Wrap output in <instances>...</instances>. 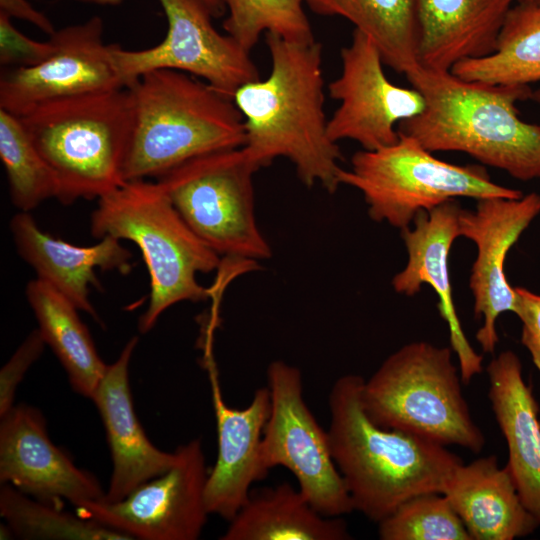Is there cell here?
Listing matches in <instances>:
<instances>
[{
    "label": "cell",
    "instance_id": "6da1fadb",
    "mask_svg": "<svg viewBox=\"0 0 540 540\" xmlns=\"http://www.w3.org/2000/svg\"><path fill=\"white\" fill-rule=\"evenodd\" d=\"M266 44L270 74L241 86L233 96L245 123L243 147L260 168L287 158L307 187L320 184L334 193L343 155L327 132L322 45L271 33Z\"/></svg>",
    "mask_w": 540,
    "mask_h": 540
},
{
    "label": "cell",
    "instance_id": "7a4b0ae2",
    "mask_svg": "<svg viewBox=\"0 0 540 540\" xmlns=\"http://www.w3.org/2000/svg\"><path fill=\"white\" fill-rule=\"evenodd\" d=\"M364 380L347 374L334 382L327 432L353 509L379 523L414 496L443 493L462 461L444 445L376 425L361 402Z\"/></svg>",
    "mask_w": 540,
    "mask_h": 540
},
{
    "label": "cell",
    "instance_id": "3957f363",
    "mask_svg": "<svg viewBox=\"0 0 540 540\" xmlns=\"http://www.w3.org/2000/svg\"><path fill=\"white\" fill-rule=\"evenodd\" d=\"M423 96L421 113L398 124L430 152H464L521 181L540 178V124L520 119L529 85H492L419 66L405 74Z\"/></svg>",
    "mask_w": 540,
    "mask_h": 540
},
{
    "label": "cell",
    "instance_id": "277c9868",
    "mask_svg": "<svg viewBox=\"0 0 540 540\" xmlns=\"http://www.w3.org/2000/svg\"><path fill=\"white\" fill-rule=\"evenodd\" d=\"M133 123L125 181L163 176L195 157L246 143L233 99L184 72L159 69L131 86Z\"/></svg>",
    "mask_w": 540,
    "mask_h": 540
},
{
    "label": "cell",
    "instance_id": "5b68a950",
    "mask_svg": "<svg viewBox=\"0 0 540 540\" xmlns=\"http://www.w3.org/2000/svg\"><path fill=\"white\" fill-rule=\"evenodd\" d=\"M90 230L98 239L129 240L141 251L150 294L138 321L140 333L149 332L176 303L213 296L197 281V274L219 269L222 259L189 228L157 181H126L99 198Z\"/></svg>",
    "mask_w": 540,
    "mask_h": 540
},
{
    "label": "cell",
    "instance_id": "8992f818",
    "mask_svg": "<svg viewBox=\"0 0 540 540\" xmlns=\"http://www.w3.org/2000/svg\"><path fill=\"white\" fill-rule=\"evenodd\" d=\"M51 169L59 202L99 199L121 186L133 123L129 88L62 98L18 116Z\"/></svg>",
    "mask_w": 540,
    "mask_h": 540
},
{
    "label": "cell",
    "instance_id": "52a82bcc",
    "mask_svg": "<svg viewBox=\"0 0 540 540\" xmlns=\"http://www.w3.org/2000/svg\"><path fill=\"white\" fill-rule=\"evenodd\" d=\"M452 348L411 342L364 380L361 402L378 426L479 453L485 443L462 395Z\"/></svg>",
    "mask_w": 540,
    "mask_h": 540
},
{
    "label": "cell",
    "instance_id": "ba28073f",
    "mask_svg": "<svg viewBox=\"0 0 540 540\" xmlns=\"http://www.w3.org/2000/svg\"><path fill=\"white\" fill-rule=\"evenodd\" d=\"M339 182L362 193L372 220L400 230L410 227L418 213L459 197L523 196L517 189L493 182L483 166L442 161L401 133L392 145L357 151L351 168L340 171Z\"/></svg>",
    "mask_w": 540,
    "mask_h": 540
},
{
    "label": "cell",
    "instance_id": "9c48e42d",
    "mask_svg": "<svg viewBox=\"0 0 540 540\" xmlns=\"http://www.w3.org/2000/svg\"><path fill=\"white\" fill-rule=\"evenodd\" d=\"M244 147L195 157L156 179L189 228L220 257L260 260L270 245L255 218L253 176Z\"/></svg>",
    "mask_w": 540,
    "mask_h": 540
},
{
    "label": "cell",
    "instance_id": "30bf717a",
    "mask_svg": "<svg viewBox=\"0 0 540 540\" xmlns=\"http://www.w3.org/2000/svg\"><path fill=\"white\" fill-rule=\"evenodd\" d=\"M267 388L270 412L261 443L265 468H287L319 513L328 517L351 513L353 505L333 460L328 432L305 402L299 368L272 361L267 368Z\"/></svg>",
    "mask_w": 540,
    "mask_h": 540
},
{
    "label": "cell",
    "instance_id": "8fae6325",
    "mask_svg": "<svg viewBox=\"0 0 540 540\" xmlns=\"http://www.w3.org/2000/svg\"><path fill=\"white\" fill-rule=\"evenodd\" d=\"M168 28L155 46L128 50L111 44L115 67L124 87L143 74L170 69L208 83L233 99L243 85L260 79L250 51L213 26L209 11L195 0H158Z\"/></svg>",
    "mask_w": 540,
    "mask_h": 540
},
{
    "label": "cell",
    "instance_id": "7c38bea8",
    "mask_svg": "<svg viewBox=\"0 0 540 540\" xmlns=\"http://www.w3.org/2000/svg\"><path fill=\"white\" fill-rule=\"evenodd\" d=\"M174 465L117 502L103 499L77 507L79 513L138 540H196L207 522L208 478L200 439L180 445Z\"/></svg>",
    "mask_w": 540,
    "mask_h": 540
},
{
    "label": "cell",
    "instance_id": "4fadbf2b",
    "mask_svg": "<svg viewBox=\"0 0 540 540\" xmlns=\"http://www.w3.org/2000/svg\"><path fill=\"white\" fill-rule=\"evenodd\" d=\"M340 56L341 73L328 85L330 97L339 102L327 123L330 139L353 140L364 150L394 144L398 124L424 109L422 94L389 81L377 47L356 29Z\"/></svg>",
    "mask_w": 540,
    "mask_h": 540
},
{
    "label": "cell",
    "instance_id": "5bb4252c",
    "mask_svg": "<svg viewBox=\"0 0 540 540\" xmlns=\"http://www.w3.org/2000/svg\"><path fill=\"white\" fill-rule=\"evenodd\" d=\"M100 17L66 26L50 36L54 48L42 62L10 68L0 77V109L21 116L54 100L124 87Z\"/></svg>",
    "mask_w": 540,
    "mask_h": 540
},
{
    "label": "cell",
    "instance_id": "9a60e30c",
    "mask_svg": "<svg viewBox=\"0 0 540 540\" xmlns=\"http://www.w3.org/2000/svg\"><path fill=\"white\" fill-rule=\"evenodd\" d=\"M539 213L540 195L535 192L516 199H479L474 210L462 208L460 212L459 235L471 240L477 249L469 287L475 316L483 317L476 340L485 353H493L499 341L498 317L515 311V289L505 274L507 254Z\"/></svg>",
    "mask_w": 540,
    "mask_h": 540
},
{
    "label": "cell",
    "instance_id": "2e32d148",
    "mask_svg": "<svg viewBox=\"0 0 540 540\" xmlns=\"http://www.w3.org/2000/svg\"><path fill=\"white\" fill-rule=\"evenodd\" d=\"M0 419L1 484L59 506L68 501L79 507L104 498L97 478L51 441L40 410L18 404Z\"/></svg>",
    "mask_w": 540,
    "mask_h": 540
},
{
    "label": "cell",
    "instance_id": "e0dca14e",
    "mask_svg": "<svg viewBox=\"0 0 540 540\" xmlns=\"http://www.w3.org/2000/svg\"><path fill=\"white\" fill-rule=\"evenodd\" d=\"M461 210L456 199L450 200L418 213L413 220V228L401 230L408 259L406 266L393 277L392 286L397 293L406 296L419 293L423 284L433 288L439 299V313L448 325L461 381L468 384L473 376L482 371L483 358L466 338L452 297L449 255L453 242L460 237Z\"/></svg>",
    "mask_w": 540,
    "mask_h": 540
},
{
    "label": "cell",
    "instance_id": "ac0fdd59",
    "mask_svg": "<svg viewBox=\"0 0 540 540\" xmlns=\"http://www.w3.org/2000/svg\"><path fill=\"white\" fill-rule=\"evenodd\" d=\"M210 370L212 401L216 418L218 452L205 486L209 514L230 521L248 499L252 485L268 474L261 457L263 431L270 412L266 387L254 392L243 409L228 406Z\"/></svg>",
    "mask_w": 540,
    "mask_h": 540
},
{
    "label": "cell",
    "instance_id": "d6986e66",
    "mask_svg": "<svg viewBox=\"0 0 540 540\" xmlns=\"http://www.w3.org/2000/svg\"><path fill=\"white\" fill-rule=\"evenodd\" d=\"M132 337L107 369L91 400L105 427L112 458V475L103 500L117 502L142 483L163 474L176 461L175 451L152 444L136 415L129 384V364L137 346Z\"/></svg>",
    "mask_w": 540,
    "mask_h": 540
},
{
    "label": "cell",
    "instance_id": "ffe728a7",
    "mask_svg": "<svg viewBox=\"0 0 540 540\" xmlns=\"http://www.w3.org/2000/svg\"><path fill=\"white\" fill-rule=\"evenodd\" d=\"M17 252L37 274L79 311L99 321L89 299V286L100 288L96 269L128 274L131 253L120 240L105 236L91 246H78L44 232L30 212L19 211L10 220Z\"/></svg>",
    "mask_w": 540,
    "mask_h": 540
},
{
    "label": "cell",
    "instance_id": "44dd1931",
    "mask_svg": "<svg viewBox=\"0 0 540 540\" xmlns=\"http://www.w3.org/2000/svg\"><path fill=\"white\" fill-rule=\"evenodd\" d=\"M490 399L495 419L508 447L507 468L518 495L540 524V420L539 406L523 379L518 356L501 352L487 366Z\"/></svg>",
    "mask_w": 540,
    "mask_h": 540
},
{
    "label": "cell",
    "instance_id": "7402d4cb",
    "mask_svg": "<svg viewBox=\"0 0 540 540\" xmlns=\"http://www.w3.org/2000/svg\"><path fill=\"white\" fill-rule=\"evenodd\" d=\"M518 0H417L420 65L451 71L457 63L491 54Z\"/></svg>",
    "mask_w": 540,
    "mask_h": 540
},
{
    "label": "cell",
    "instance_id": "603a6c76",
    "mask_svg": "<svg viewBox=\"0 0 540 540\" xmlns=\"http://www.w3.org/2000/svg\"><path fill=\"white\" fill-rule=\"evenodd\" d=\"M471 540H513L540 525L522 503L512 476L491 455L460 464L443 493Z\"/></svg>",
    "mask_w": 540,
    "mask_h": 540
},
{
    "label": "cell",
    "instance_id": "cb8c5ba5",
    "mask_svg": "<svg viewBox=\"0 0 540 540\" xmlns=\"http://www.w3.org/2000/svg\"><path fill=\"white\" fill-rule=\"evenodd\" d=\"M351 536L340 517L319 513L299 488L283 482L252 490L222 540H345Z\"/></svg>",
    "mask_w": 540,
    "mask_h": 540
},
{
    "label": "cell",
    "instance_id": "d4e9b609",
    "mask_svg": "<svg viewBox=\"0 0 540 540\" xmlns=\"http://www.w3.org/2000/svg\"><path fill=\"white\" fill-rule=\"evenodd\" d=\"M26 298L38 330L66 371L71 387L91 399L108 365L99 356L78 308L37 277L28 282Z\"/></svg>",
    "mask_w": 540,
    "mask_h": 540
},
{
    "label": "cell",
    "instance_id": "484cf974",
    "mask_svg": "<svg viewBox=\"0 0 540 540\" xmlns=\"http://www.w3.org/2000/svg\"><path fill=\"white\" fill-rule=\"evenodd\" d=\"M322 16H340L377 47L383 63L404 75L420 66L417 0H306Z\"/></svg>",
    "mask_w": 540,
    "mask_h": 540
},
{
    "label": "cell",
    "instance_id": "4316f807",
    "mask_svg": "<svg viewBox=\"0 0 540 540\" xmlns=\"http://www.w3.org/2000/svg\"><path fill=\"white\" fill-rule=\"evenodd\" d=\"M457 77L492 85L540 81V0H518L509 10L495 50L451 69Z\"/></svg>",
    "mask_w": 540,
    "mask_h": 540
},
{
    "label": "cell",
    "instance_id": "83f0119b",
    "mask_svg": "<svg viewBox=\"0 0 540 540\" xmlns=\"http://www.w3.org/2000/svg\"><path fill=\"white\" fill-rule=\"evenodd\" d=\"M0 515L19 539L131 540L90 517L39 501L9 484H1Z\"/></svg>",
    "mask_w": 540,
    "mask_h": 540
},
{
    "label": "cell",
    "instance_id": "f1b7e54d",
    "mask_svg": "<svg viewBox=\"0 0 540 540\" xmlns=\"http://www.w3.org/2000/svg\"><path fill=\"white\" fill-rule=\"evenodd\" d=\"M0 158L8 179L11 202L30 212L56 196L51 169L36 148L21 119L0 109Z\"/></svg>",
    "mask_w": 540,
    "mask_h": 540
},
{
    "label": "cell",
    "instance_id": "f546056e",
    "mask_svg": "<svg viewBox=\"0 0 540 540\" xmlns=\"http://www.w3.org/2000/svg\"><path fill=\"white\" fill-rule=\"evenodd\" d=\"M228 11L223 28L248 51L262 33L296 42L314 41L306 0H221Z\"/></svg>",
    "mask_w": 540,
    "mask_h": 540
},
{
    "label": "cell",
    "instance_id": "4dcf8cb0",
    "mask_svg": "<svg viewBox=\"0 0 540 540\" xmlns=\"http://www.w3.org/2000/svg\"><path fill=\"white\" fill-rule=\"evenodd\" d=\"M378 524L382 540H471L446 496L437 492L408 499Z\"/></svg>",
    "mask_w": 540,
    "mask_h": 540
},
{
    "label": "cell",
    "instance_id": "1f68e13d",
    "mask_svg": "<svg viewBox=\"0 0 540 540\" xmlns=\"http://www.w3.org/2000/svg\"><path fill=\"white\" fill-rule=\"evenodd\" d=\"M54 45L47 41L34 40L20 32L11 18L0 13V63L2 66L30 67L45 60Z\"/></svg>",
    "mask_w": 540,
    "mask_h": 540
},
{
    "label": "cell",
    "instance_id": "d6a6232c",
    "mask_svg": "<svg viewBox=\"0 0 540 540\" xmlns=\"http://www.w3.org/2000/svg\"><path fill=\"white\" fill-rule=\"evenodd\" d=\"M46 343L37 329L33 330L0 370V416L14 406L16 390L30 366L40 357Z\"/></svg>",
    "mask_w": 540,
    "mask_h": 540
},
{
    "label": "cell",
    "instance_id": "836d02e7",
    "mask_svg": "<svg viewBox=\"0 0 540 540\" xmlns=\"http://www.w3.org/2000/svg\"><path fill=\"white\" fill-rule=\"evenodd\" d=\"M514 289L516 293L514 313L522 323L521 342L540 372V294L524 287Z\"/></svg>",
    "mask_w": 540,
    "mask_h": 540
},
{
    "label": "cell",
    "instance_id": "e575fe53",
    "mask_svg": "<svg viewBox=\"0 0 540 540\" xmlns=\"http://www.w3.org/2000/svg\"><path fill=\"white\" fill-rule=\"evenodd\" d=\"M0 13L29 22L49 36L56 32L50 19L36 10L28 0H0Z\"/></svg>",
    "mask_w": 540,
    "mask_h": 540
},
{
    "label": "cell",
    "instance_id": "d590c367",
    "mask_svg": "<svg viewBox=\"0 0 540 540\" xmlns=\"http://www.w3.org/2000/svg\"><path fill=\"white\" fill-rule=\"evenodd\" d=\"M203 5L212 17H220L224 14L226 8L221 0H195Z\"/></svg>",
    "mask_w": 540,
    "mask_h": 540
},
{
    "label": "cell",
    "instance_id": "8d00e7d4",
    "mask_svg": "<svg viewBox=\"0 0 540 540\" xmlns=\"http://www.w3.org/2000/svg\"><path fill=\"white\" fill-rule=\"evenodd\" d=\"M74 1L85 3V4L100 5V6H117L121 4L124 0H74Z\"/></svg>",
    "mask_w": 540,
    "mask_h": 540
},
{
    "label": "cell",
    "instance_id": "74e56055",
    "mask_svg": "<svg viewBox=\"0 0 540 540\" xmlns=\"http://www.w3.org/2000/svg\"><path fill=\"white\" fill-rule=\"evenodd\" d=\"M531 99L540 105V87L536 90H532Z\"/></svg>",
    "mask_w": 540,
    "mask_h": 540
}]
</instances>
